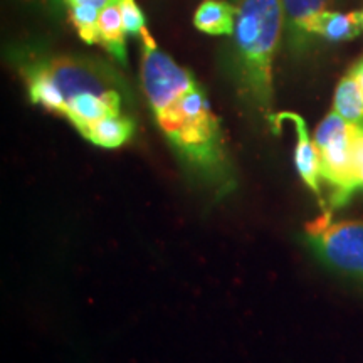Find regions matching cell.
<instances>
[{
  "instance_id": "cell-1",
  "label": "cell",
  "mask_w": 363,
  "mask_h": 363,
  "mask_svg": "<svg viewBox=\"0 0 363 363\" xmlns=\"http://www.w3.org/2000/svg\"><path fill=\"white\" fill-rule=\"evenodd\" d=\"M142 88L158 128L177 155L217 192H229L234 177L222 138L220 121L212 111L206 91L192 72L177 65L142 30Z\"/></svg>"
},
{
  "instance_id": "cell-2",
  "label": "cell",
  "mask_w": 363,
  "mask_h": 363,
  "mask_svg": "<svg viewBox=\"0 0 363 363\" xmlns=\"http://www.w3.org/2000/svg\"><path fill=\"white\" fill-rule=\"evenodd\" d=\"M235 9L234 67L240 93L267 111L272 103V59L284 33L281 0H230Z\"/></svg>"
},
{
  "instance_id": "cell-3",
  "label": "cell",
  "mask_w": 363,
  "mask_h": 363,
  "mask_svg": "<svg viewBox=\"0 0 363 363\" xmlns=\"http://www.w3.org/2000/svg\"><path fill=\"white\" fill-rule=\"evenodd\" d=\"M30 101L62 115L81 93H125L120 76L104 62L78 56H45L22 66Z\"/></svg>"
},
{
  "instance_id": "cell-4",
  "label": "cell",
  "mask_w": 363,
  "mask_h": 363,
  "mask_svg": "<svg viewBox=\"0 0 363 363\" xmlns=\"http://www.w3.org/2000/svg\"><path fill=\"white\" fill-rule=\"evenodd\" d=\"M320 153V174L331 190L330 206L342 207L363 190V125L326 115L313 135Z\"/></svg>"
},
{
  "instance_id": "cell-5",
  "label": "cell",
  "mask_w": 363,
  "mask_h": 363,
  "mask_svg": "<svg viewBox=\"0 0 363 363\" xmlns=\"http://www.w3.org/2000/svg\"><path fill=\"white\" fill-rule=\"evenodd\" d=\"M306 242L331 269L363 279V220H331L325 212L306 224Z\"/></svg>"
},
{
  "instance_id": "cell-6",
  "label": "cell",
  "mask_w": 363,
  "mask_h": 363,
  "mask_svg": "<svg viewBox=\"0 0 363 363\" xmlns=\"http://www.w3.org/2000/svg\"><path fill=\"white\" fill-rule=\"evenodd\" d=\"M123 101L125 93H81L66 103L62 116L67 118L71 125L86 136L98 121L106 116L123 115Z\"/></svg>"
},
{
  "instance_id": "cell-7",
  "label": "cell",
  "mask_w": 363,
  "mask_h": 363,
  "mask_svg": "<svg viewBox=\"0 0 363 363\" xmlns=\"http://www.w3.org/2000/svg\"><path fill=\"white\" fill-rule=\"evenodd\" d=\"M272 121L279 123V121H289L294 126V133H296V148H294V165L301 180L311 190L313 194L320 199L321 197V174H320V153L315 145V140L308 133V126L301 116L296 113H281L278 116H271Z\"/></svg>"
},
{
  "instance_id": "cell-8",
  "label": "cell",
  "mask_w": 363,
  "mask_h": 363,
  "mask_svg": "<svg viewBox=\"0 0 363 363\" xmlns=\"http://www.w3.org/2000/svg\"><path fill=\"white\" fill-rule=\"evenodd\" d=\"M333 0H281L284 13V38L293 52L303 54L310 49L313 38L310 24L318 13L326 11Z\"/></svg>"
},
{
  "instance_id": "cell-9",
  "label": "cell",
  "mask_w": 363,
  "mask_h": 363,
  "mask_svg": "<svg viewBox=\"0 0 363 363\" xmlns=\"http://www.w3.org/2000/svg\"><path fill=\"white\" fill-rule=\"evenodd\" d=\"M362 33L360 21L357 12H333L323 11L318 13L310 24V35L313 39L320 38L330 43H343L355 39Z\"/></svg>"
},
{
  "instance_id": "cell-10",
  "label": "cell",
  "mask_w": 363,
  "mask_h": 363,
  "mask_svg": "<svg viewBox=\"0 0 363 363\" xmlns=\"http://www.w3.org/2000/svg\"><path fill=\"white\" fill-rule=\"evenodd\" d=\"M235 24V9L225 0H203L194 13V26L211 35L233 34Z\"/></svg>"
},
{
  "instance_id": "cell-11",
  "label": "cell",
  "mask_w": 363,
  "mask_h": 363,
  "mask_svg": "<svg viewBox=\"0 0 363 363\" xmlns=\"http://www.w3.org/2000/svg\"><path fill=\"white\" fill-rule=\"evenodd\" d=\"M98 34L99 45H103L121 65L126 62V45H125V27L123 17H121L120 6L116 2L110 4L99 11L98 19Z\"/></svg>"
},
{
  "instance_id": "cell-12",
  "label": "cell",
  "mask_w": 363,
  "mask_h": 363,
  "mask_svg": "<svg viewBox=\"0 0 363 363\" xmlns=\"http://www.w3.org/2000/svg\"><path fill=\"white\" fill-rule=\"evenodd\" d=\"M135 131V123L126 115L106 116L86 133L84 138L96 147L118 148L131 138Z\"/></svg>"
},
{
  "instance_id": "cell-13",
  "label": "cell",
  "mask_w": 363,
  "mask_h": 363,
  "mask_svg": "<svg viewBox=\"0 0 363 363\" xmlns=\"http://www.w3.org/2000/svg\"><path fill=\"white\" fill-rule=\"evenodd\" d=\"M333 111L350 123L363 125V88L352 72L340 79L335 89Z\"/></svg>"
},
{
  "instance_id": "cell-14",
  "label": "cell",
  "mask_w": 363,
  "mask_h": 363,
  "mask_svg": "<svg viewBox=\"0 0 363 363\" xmlns=\"http://www.w3.org/2000/svg\"><path fill=\"white\" fill-rule=\"evenodd\" d=\"M69 17L72 26L78 30L79 38L86 44H99V9L93 6H81V4H78V6H69Z\"/></svg>"
},
{
  "instance_id": "cell-15",
  "label": "cell",
  "mask_w": 363,
  "mask_h": 363,
  "mask_svg": "<svg viewBox=\"0 0 363 363\" xmlns=\"http://www.w3.org/2000/svg\"><path fill=\"white\" fill-rule=\"evenodd\" d=\"M121 17H123L125 33L130 35L142 34L145 29V16L142 9L136 6V0H118Z\"/></svg>"
},
{
  "instance_id": "cell-16",
  "label": "cell",
  "mask_w": 363,
  "mask_h": 363,
  "mask_svg": "<svg viewBox=\"0 0 363 363\" xmlns=\"http://www.w3.org/2000/svg\"><path fill=\"white\" fill-rule=\"evenodd\" d=\"M66 2L69 6H78V4H81V6H93L101 11V9L110 6V4L116 2V0H66Z\"/></svg>"
},
{
  "instance_id": "cell-17",
  "label": "cell",
  "mask_w": 363,
  "mask_h": 363,
  "mask_svg": "<svg viewBox=\"0 0 363 363\" xmlns=\"http://www.w3.org/2000/svg\"><path fill=\"white\" fill-rule=\"evenodd\" d=\"M350 72H352L353 76H355V78L358 79V83H360V84H362V88H363V57H362V59H358V61L355 62V65L352 66Z\"/></svg>"
},
{
  "instance_id": "cell-18",
  "label": "cell",
  "mask_w": 363,
  "mask_h": 363,
  "mask_svg": "<svg viewBox=\"0 0 363 363\" xmlns=\"http://www.w3.org/2000/svg\"><path fill=\"white\" fill-rule=\"evenodd\" d=\"M357 16H358V21H360V26H362V29H363V11H358Z\"/></svg>"
}]
</instances>
